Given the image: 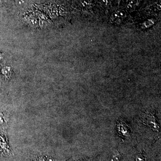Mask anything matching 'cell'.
<instances>
[{"label":"cell","mask_w":161,"mask_h":161,"mask_svg":"<svg viewBox=\"0 0 161 161\" xmlns=\"http://www.w3.org/2000/svg\"><path fill=\"white\" fill-rule=\"evenodd\" d=\"M120 155L119 153L116 152L112 155V158L111 161H120Z\"/></svg>","instance_id":"obj_1"},{"label":"cell","mask_w":161,"mask_h":161,"mask_svg":"<svg viewBox=\"0 0 161 161\" xmlns=\"http://www.w3.org/2000/svg\"><path fill=\"white\" fill-rule=\"evenodd\" d=\"M38 161H54L53 159L51 157L44 156L38 159Z\"/></svg>","instance_id":"obj_2"},{"label":"cell","mask_w":161,"mask_h":161,"mask_svg":"<svg viewBox=\"0 0 161 161\" xmlns=\"http://www.w3.org/2000/svg\"><path fill=\"white\" fill-rule=\"evenodd\" d=\"M4 123V119L3 115L0 114V125H2Z\"/></svg>","instance_id":"obj_3"},{"label":"cell","mask_w":161,"mask_h":161,"mask_svg":"<svg viewBox=\"0 0 161 161\" xmlns=\"http://www.w3.org/2000/svg\"></svg>","instance_id":"obj_4"}]
</instances>
